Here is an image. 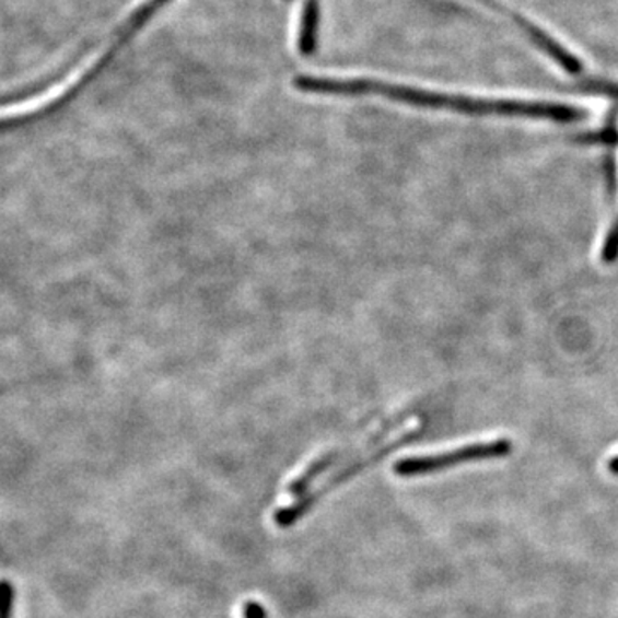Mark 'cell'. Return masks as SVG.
I'll return each mask as SVG.
<instances>
[{
	"mask_svg": "<svg viewBox=\"0 0 618 618\" xmlns=\"http://www.w3.org/2000/svg\"><path fill=\"white\" fill-rule=\"evenodd\" d=\"M512 451L511 442L506 440H494L488 443H475L457 451L445 452L440 455H428V457H411L395 464L394 473L403 478L412 476L430 475V473L442 471L457 464L469 463V460L491 459V457H503Z\"/></svg>",
	"mask_w": 618,
	"mask_h": 618,
	"instance_id": "obj_1",
	"label": "cell"
},
{
	"mask_svg": "<svg viewBox=\"0 0 618 618\" xmlns=\"http://www.w3.org/2000/svg\"><path fill=\"white\" fill-rule=\"evenodd\" d=\"M397 421H399V419H397ZM397 421H395V423H397ZM394 424H390V427L387 428H382V430H380L378 433L370 440V442L364 443L363 447L331 452V454H327L325 457H322V459L316 460L315 464L307 467L304 475H301L300 478L295 479L294 483H292L291 488H289V491H291L292 494H298V497H303L304 491L312 487L313 481H315L318 476L324 475L328 467L334 466V464L343 459V455H358L360 452L370 451V448L371 451H375L380 443H382V440L385 439L392 430H394Z\"/></svg>",
	"mask_w": 618,
	"mask_h": 618,
	"instance_id": "obj_2",
	"label": "cell"
},
{
	"mask_svg": "<svg viewBox=\"0 0 618 618\" xmlns=\"http://www.w3.org/2000/svg\"><path fill=\"white\" fill-rule=\"evenodd\" d=\"M618 258V219L615 220V224L611 225L610 231H608L607 240L603 243L602 259L603 264H614L615 259Z\"/></svg>",
	"mask_w": 618,
	"mask_h": 618,
	"instance_id": "obj_3",
	"label": "cell"
},
{
	"mask_svg": "<svg viewBox=\"0 0 618 618\" xmlns=\"http://www.w3.org/2000/svg\"><path fill=\"white\" fill-rule=\"evenodd\" d=\"M244 618H268L267 610L259 603L249 602L243 607Z\"/></svg>",
	"mask_w": 618,
	"mask_h": 618,
	"instance_id": "obj_4",
	"label": "cell"
},
{
	"mask_svg": "<svg viewBox=\"0 0 618 618\" xmlns=\"http://www.w3.org/2000/svg\"><path fill=\"white\" fill-rule=\"evenodd\" d=\"M608 467H610V471L614 473V475H618V455L617 457H615V459L610 460Z\"/></svg>",
	"mask_w": 618,
	"mask_h": 618,
	"instance_id": "obj_5",
	"label": "cell"
}]
</instances>
